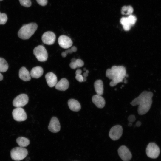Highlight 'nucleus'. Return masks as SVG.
Segmentation results:
<instances>
[{"mask_svg": "<svg viewBox=\"0 0 161 161\" xmlns=\"http://www.w3.org/2000/svg\"><path fill=\"white\" fill-rule=\"evenodd\" d=\"M153 93L144 91L131 102L133 106L138 105L137 111L139 114L142 115L147 113L150 109L152 103Z\"/></svg>", "mask_w": 161, "mask_h": 161, "instance_id": "obj_1", "label": "nucleus"}, {"mask_svg": "<svg viewBox=\"0 0 161 161\" xmlns=\"http://www.w3.org/2000/svg\"><path fill=\"white\" fill-rule=\"evenodd\" d=\"M126 75V69L122 66H113L106 72V76L112 80L109 85L112 87L122 82Z\"/></svg>", "mask_w": 161, "mask_h": 161, "instance_id": "obj_2", "label": "nucleus"}, {"mask_svg": "<svg viewBox=\"0 0 161 161\" xmlns=\"http://www.w3.org/2000/svg\"><path fill=\"white\" fill-rule=\"evenodd\" d=\"M37 28L38 25L35 23H31L24 24L18 31V36L22 39H28L34 34Z\"/></svg>", "mask_w": 161, "mask_h": 161, "instance_id": "obj_3", "label": "nucleus"}, {"mask_svg": "<svg viewBox=\"0 0 161 161\" xmlns=\"http://www.w3.org/2000/svg\"><path fill=\"white\" fill-rule=\"evenodd\" d=\"M27 150L22 147H17L12 149L10 152L11 158L13 160L19 161L24 159L28 154Z\"/></svg>", "mask_w": 161, "mask_h": 161, "instance_id": "obj_4", "label": "nucleus"}, {"mask_svg": "<svg viewBox=\"0 0 161 161\" xmlns=\"http://www.w3.org/2000/svg\"><path fill=\"white\" fill-rule=\"evenodd\" d=\"M33 52L34 55L39 61L44 62L47 60V52L45 48L42 45H39L35 47Z\"/></svg>", "mask_w": 161, "mask_h": 161, "instance_id": "obj_5", "label": "nucleus"}, {"mask_svg": "<svg viewBox=\"0 0 161 161\" xmlns=\"http://www.w3.org/2000/svg\"><path fill=\"white\" fill-rule=\"evenodd\" d=\"M146 152L148 157L155 159L158 157L160 153V150L156 143H150L146 147Z\"/></svg>", "mask_w": 161, "mask_h": 161, "instance_id": "obj_6", "label": "nucleus"}, {"mask_svg": "<svg viewBox=\"0 0 161 161\" xmlns=\"http://www.w3.org/2000/svg\"><path fill=\"white\" fill-rule=\"evenodd\" d=\"M13 119L17 121H25L27 117V114L23 109L21 107H16L12 112Z\"/></svg>", "mask_w": 161, "mask_h": 161, "instance_id": "obj_7", "label": "nucleus"}, {"mask_svg": "<svg viewBox=\"0 0 161 161\" xmlns=\"http://www.w3.org/2000/svg\"><path fill=\"white\" fill-rule=\"evenodd\" d=\"M29 98L25 94H22L16 97L13 100V104L16 107H21L26 105L28 103Z\"/></svg>", "mask_w": 161, "mask_h": 161, "instance_id": "obj_8", "label": "nucleus"}, {"mask_svg": "<svg viewBox=\"0 0 161 161\" xmlns=\"http://www.w3.org/2000/svg\"><path fill=\"white\" fill-rule=\"evenodd\" d=\"M123 128L120 125H116L112 127L109 133V137L113 140H118L122 136Z\"/></svg>", "mask_w": 161, "mask_h": 161, "instance_id": "obj_9", "label": "nucleus"}, {"mask_svg": "<svg viewBox=\"0 0 161 161\" xmlns=\"http://www.w3.org/2000/svg\"><path fill=\"white\" fill-rule=\"evenodd\" d=\"M118 154L123 161H129L132 157L131 152L125 146H121L118 150Z\"/></svg>", "mask_w": 161, "mask_h": 161, "instance_id": "obj_10", "label": "nucleus"}, {"mask_svg": "<svg viewBox=\"0 0 161 161\" xmlns=\"http://www.w3.org/2000/svg\"><path fill=\"white\" fill-rule=\"evenodd\" d=\"M56 38L55 34L53 32L50 31L44 32L42 35L41 39L44 44L51 45L54 44Z\"/></svg>", "mask_w": 161, "mask_h": 161, "instance_id": "obj_11", "label": "nucleus"}, {"mask_svg": "<svg viewBox=\"0 0 161 161\" xmlns=\"http://www.w3.org/2000/svg\"><path fill=\"white\" fill-rule=\"evenodd\" d=\"M58 43L60 46L64 49H68L72 46V41L71 38L65 35H61L58 38Z\"/></svg>", "mask_w": 161, "mask_h": 161, "instance_id": "obj_12", "label": "nucleus"}, {"mask_svg": "<svg viewBox=\"0 0 161 161\" xmlns=\"http://www.w3.org/2000/svg\"><path fill=\"white\" fill-rule=\"evenodd\" d=\"M61 126L59 120L56 117L52 118L48 126V129L53 133H57L60 130Z\"/></svg>", "mask_w": 161, "mask_h": 161, "instance_id": "obj_13", "label": "nucleus"}, {"mask_svg": "<svg viewBox=\"0 0 161 161\" xmlns=\"http://www.w3.org/2000/svg\"><path fill=\"white\" fill-rule=\"evenodd\" d=\"M45 78L48 86L50 87L55 86L57 83V78L56 75L52 72L47 73Z\"/></svg>", "mask_w": 161, "mask_h": 161, "instance_id": "obj_14", "label": "nucleus"}, {"mask_svg": "<svg viewBox=\"0 0 161 161\" xmlns=\"http://www.w3.org/2000/svg\"><path fill=\"white\" fill-rule=\"evenodd\" d=\"M92 102L98 108H102L105 105V101L101 95L96 94L93 96L92 98Z\"/></svg>", "mask_w": 161, "mask_h": 161, "instance_id": "obj_15", "label": "nucleus"}, {"mask_svg": "<svg viewBox=\"0 0 161 161\" xmlns=\"http://www.w3.org/2000/svg\"><path fill=\"white\" fill-rule=\"evenodd\" d=\"M19 76L22 80L27 81L30 80L31 76L29 71L24 67H21L19 71Z\"/></svg>", "mask_w": 161, "mask_h": 161, "instance_id": "obj_16", "label": "nucleus"}, {"mask_svg": "<svg viewBox=\"0 0 161 161\" xmlns=\"http://www.w3.org/2000/svg\"><path fill=\"white\" fill-rule=\"evenodd\" d=\"M69 83L68 80L65 78H62L57 82L55 86L57 89L60 91H65L69 88Z\"/></svg>", "mask_w": 161, "mask_h": 161, "instance_id": "obj_17", "label": "nucleus"}, {"mask_svg": "<svg viewBox=\"0 0 161 161\" xmlns=\"http://www.w3.org/2000/svg\"><path fill=\"white\" fill-rule=\"evenodd\" d=\"M68 106L71 110L78 112L81 109L80 103L77 100L73 99H69L68 102Z\"/></svg>", "mask_w": 161, "mask_h": 161, "instance_id": "obj_18", "label": "nucleus"}, {"mask_svg": "<svg viewBox=\"0 0 161 161\" xmlns=\"http://www.w3.org/2000/svg\"><path fill=\"white\" fill-rule=\"evenodd\" d=\"M44 71L41 66H37L33 68L31 71L30 74L32 77L35 78H38L43 75Z\"/></svg>", "mask_w": 161, "mask_h": 161, "instance_id": "obj_19", "label": "nucleus"}, {"mask_svg": "<svg viewBox=\"0 0 161 161\" xmlns=\"http://www.w3.org/2000/svg\"><path fill=\"white\" fill-rule=\"evenodd\" d=\"M95 90L97 94L102 95L103 93V85L101 80H96L94 83Z\"/></svg>", "mask_w": 161, "mask_h": 161, "instance_id": "obj_20", "label": "nucleus"}, {"mask_svg": "<svg viewBox=\"0 0 161 161\" xmlns=\"http://www.w3.org/2000/svg\"><path fill=\"white\" fill-rule=\"evenodd\" d=\"M16 141L20 147L23 148L27 146L30 143V141L29 139L22 137L17 138Z\"/></svg>", "mask_w": 161, "mask_h": 161, "instance_id": "obj_21", "label": "nucleus"}, {"mask_svg": "<svg viewBox=\"0 0 161 161\" xmlns=\"http://www.w3.org/2000/svg\"><path fill=\"white\" fill-rule=\"evenodd\" d=\"M84 64L83 61L80 59H76L74 62H71L69 66L72 69H75L77 67L83 66Z\"/></svg>", "mask_w": 161, "mask_h": 161, "instance_id": "obj_22", "label": "nucleus"}, {"mask_svg": "<svg viewBox=\"0 0 161 161\" xmlns=\"http://www.w3.org/2000/svg\"><path fill=\"white\" fill-rule=\"evenodd\" d=\"M8 68V65L6 61L3 58H0V72H6Z\"/></svg>", "mask_w": 161, "mask_h": 161, "instance_id": "obj_23", "label": "nucleus"}, {"mask_svg": "<svg viewBox=\"0 0 161 161\" xmlns=\"http://www.w3.org/2000/svg\"><path fill=\"white\" fill-rule=\"evenodd\" d=\"M133 11V9L131 6H124L121 9V13L124 15H130Z\"/></svg>", "mask_w": 161, "mask_h": 161, "instance_id": "obj_24", "label": "nucleus"}, {"mask_svg": "<svg viewBox=\"0 0 161 161\" xmlns=\"http://www.w3.org/2000/svg\"><path fill=\"white\" fill-rule=\"evenodd\" d=\"M7 20V17L5 13H1L0 14V24H5Z\"/></svg>", "mask_w": 161, "mask_h": 161, "instance_id": "obj_25", "label": "nucleus"}, {"mask_svg": "<svg viewBox=\"0 0 161 161\" xmlns=\"http://www.w3.org/2000/svg\"><path fill=\"white\" fill-rule=\"evenodd\" d=\"M21 5L25 7H29L31 5L30 0H19Z\"/></svg>", "mask_w": 161, "mask_h": 161, "instance_id": "obj_26", "label": "nucleus"}, {"mask_svg": "<svg viewBox=\"0 0 161 161\" xmlns=\"http://www.w3.org/2000/svg\"><path fill=\"white\" fill-rule=\"evenodd\" d=\"M128 18L129 23L131 25L135 24L137 18L135 16L132 15H130Z\"/></svg>", "mask_w": 161, "mask_h": 161, "instance_id": "obj_27", "label": "nucleus"}, {"mask_svg": "<svg viewBox=\"0 0 161 161\" xmlns=\"http://www.w3.org/2000/svg\"><path fill=\"white\" fill-rule=\"evenodd\" d=\"M73 52L71 48L61 53V55L63 57H65L68 54H71Z\"/></svg>", "mask_w": 161, "mask_h": 161, "instance_id": "obj_28", "label": "nucleus"}, {"mask_svg": "<svg viewBox=\"0 0 161 161\" xmlns=\"http://www.w3.org/2000/svg\"><path fill=\"white\" fill-rule=\"evenodd\" d=\"M120 23L123 26L129 24L128 20V18L126 17H123L121 19Z\"/></svg>", "mask_w": 161, "mask_h": 161, "instance_id": "obj_29", "label": "nucleus"}, {"mask_svg": "<svg viewBox=\"0 0 161 161\" xmlns=\"http://www.w3.org/2000/svg\"><path fill=\"white\" fill-rule=\"evenodd\" d=\"M75 79L79 82H83V77L82 75L80 74L76 75L75 77Z\"/></svg>", "mask_w": 161, "mask_h": 161, "instance_id": "obj_30", "label": "nucleus"}, {"mask_svg": "<svg viewBox=\"0 0 161 161\" xmlns=\"http://www.w3.org/2000/svg\"><path fill=\"white\" fill-rule=\"evenodd\" d=\"M37 2L40 5L42 6H45L47 3V0H36Z\"/></svg>", "mask_w": 161, "mask_h": 161, "instance_id": "obj_31", "label": "nucleus"}, {"mask_svg": "<svg viewBox=\"0 0 161 161\" xmlns=\"http://www.w3.org/2000/svg\"><path fill=\"white\" fill-rule=\"evenodd\" d=\"M128 120L129 122L132 123L134 122L136 120L135 116L134 115L129 116L128 117Z\"/></svg>", "mask_w": 161, "mask_h": 161, "instance_id": "obj_32", "label": "nucleus"}, {"mask_svg": "<svg viewBox=\"0 0 161 161\" xmlns=\"http://www.w3.org/2000/svg\"><path fill=\"white\" fill-rule=\"evenodd\" d=\"M131 26L130 24H128L123 25V27L125 31H128L130 29Z\"/></svg>", "mask_w": 161, "mask_h": 161, "instance_id": "obj_33", "label": "nucleus"}, {"mask_svg": "<svg viewBox=\"0 0 161 161\" xmlns=\"http://www.w3.org/2000/svg\"><path fill=\"white\" fill-rule=\"evenodd\" d=\"M83 76V82H85L86 80V77L88 76V73L86 72H84Z\"/></svg>", "mask_w": 161, "mask_h": 161, "instance_id": "obj_34", "label": "nucleus"}, {"mask_svg": "<svg viewBox=\"0 0 161 161\" xmlns=\"http://www.w3.org/2000/svg\"><path fill=\"white\" fill-rule=\"evenodd\" d=\"M82 73V70L79 69H77L75 72V75L80 74H81Z\"/></svg>", "mask_w": 161, "mask_h": 161, "instance_id": "obj_35", "label": "nucleus"}, {"mask_svg": "<svg viewBox=\"0 0 161 161\" xmlns=\"http://www.w3.org/2000/svg\"><path fill=\"white\" fill-rule=\"evenodd\" d=\"M141 122L140 121H137L136 123V126L137 127H139L141 125Z\"/></svg>", "mask_w": 161, "mask_h": 161, "instance_id": "obj_36", "label": "nucleus"}, {"mask_svg": "<svg viewBox=\"0 0 161 161\" xmlns=\"http://www.w3.org/2000/svg\"><path fill=\"white\" fill-rule=\"evenodd\" d=\"M71 48L73 52H75L77 51V49L75 47L73 46Z\"/></svg>", "mask_w": 161, "mask_h": 161, "instance_id": "obj_37", "label": "nucleus"}, {"mask_svg": "<svg viewBox=\"0 0 161 161\" xmlns=\"http://www.w3.org/2000/svg\"><path fill=\"white\" fill-rule=\"evenodd\" d=\"M3 79V76L2 74L0 72V81L2 80Z\"/></svg>", "mask_w": 161, "mask_h": 161, "instance_id": "obj_38", "label": "nucleus"}, {"mask_svg": "<svg viewBox=\"0 0 161 161\" xmlns=\"http://www.w3.org/2000/svg\"><path fill=\"white\" fill-rule=\"evenodd\" d=\"M128 125L129 126H132V124L131 123L129 122V123H128Z\"/></svg>", "mask_w": 161, "mask_h": 161, "instance_id": "obj_39", "label": "nucleus"}, {"mask_svg": "<svg viewBox=\"0 0 161 161\" xmlns=\"http://www.w3.org/2000/svg\"><path fill=\"white\" fill-rule=\"evenodd\" d=\"M3 0H0V1H2Z\"/></svg>", "mask_w": 161, "mask_h": 161, "instance_id": "obj_40", "label": "nucleus"}, {"mask_svg": "<svg viewBox=\"0 0 161 161\" xmlns=\"http://www.w3.org/2000/svg\"><path fill=\"white\" fill-rule=\"evenodd\" d=\"M1 13L0 12V14Z\"/></svg>", "mask_w": 161, "mask_h": 161, "instance_id": "obj_41", "label": "nucleus"}]
</instances>
